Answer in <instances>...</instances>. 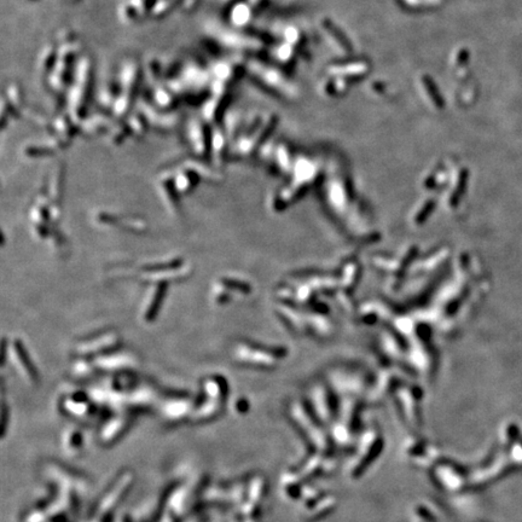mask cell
I'll return each instance as SVG.
<instances>
[{
	"instance_id": "15",
	"label": "cell",
	"mask_w": 522,
	"mask_h": 522,
	"mask_svg": "<svg viewBox=\"0 0 522 522\" xmlns=\"http://www.w3.org/2000/svg\"><path fill=\"white\" fill-rule=\"evenodd\" d=\"M222 406H224V402L204 398L200 404L195 405V409L189 420L194 421V422H206V421L213 420L221 412Z\"/></svg>"
},
{
	"instance_id": "3",
	"label": "cell",
	"mask_w": 522,
	"mask_h": 522,
	"mask_svg": "<svg viewBox=\"0 0 522 522\" xmlns=\"http://www.w3.org/2000/svg\"><path fill=\"white\" fill-rule=\"evenodd\" d=\"M204 479L190 480L178 486L167 497V510L172 511L176 516H181L190 510L203 486Z\"/></svg>"
},
{
	"instance_id": "5",
	"label": "cell",
	"mask_w": 522,
	"mask_h": 522,
	"mask_svg": "<svg viewBox=\"0 0 522 522\" xmlns=\"http://www.w3.org/2000/svg\"><path fill=\"white\" fill-rule=\"evenodd\" d=\"M7 352H9L10 361L16 369V371L19 372L20 376L22 377V380L27 384H33V386L37 384L38 372L35 370L34 364L30 361L29 356L27 354V351L21 340H11L7 343Z\"/></svg>"
},
{
	"instance_id": "23",
	"label": "cell",
	"mask_w": 522,
	"mask_h": 522,
	"mask_svg": "<svg viewBox=\"0 0 522 522\" xmlns=\"http://www.w3.org/2000/svg\"><path fill=\"white\" fill-rule=\"evenodd\" d=\"M183 522H203V518H202L201 515H199V514H195V515L191 514V515L186 516Z\"/></svg>"
},
{
	"instance_id": "1",
	"label": "cell",
	"mask_w": 522,
	"mask_h": 522,
	"mask_svg": "<svg viewBox=\"0 0 522 522\" xmlns=\"http://www.w3.org/2000/svg\"><path fill=\"white\" fill-rule=\"evenodd\" d=\"M137 273L139 280L144 283L168 285L172 282H181L189 278L192 273V266L181 259H173L144 265L138 268Z\"/></svg>"
},
{
	"instance_id": "25",
	"label": "cell",
	"mask_w": 522,
	"mask_h": 522,
	"mask_svg": "<svg viewBox=\"0 0 522 522\" xmlns=\"http://www.w3.org/2000/svg\"><path fill=\"white\" fill-rule=\"evenodd\" d=\"M119 522H130V521H128V520H127V519H126V518H123V519H121V520H120V521H119Z\"/></svg>"
},
{
	"instance_id": "24",
	"label": "cell",
	"mask_w": 522,
	"mask_h": 522,
	"mask_svg": "<svg viewBox=\"0 0 522 522\" xmlns=\"http://www.w3.org/2000/svg\"><path fill=\"white\" fill-rule=\"evenodd\" d=\"M104 521H105V520H102V519L97 518V516H93V518L91 519L90 521H87V522H104Z\"/></svg>"
},
{
	"instance_id": "6",
	"label": "cell",
	"mask_w": 522,
	"mask_h": 522,
	"mask_svg": "<svg viewBox=\"0 0 522 522\" xmlns=\"http://www.w3.org/2000/svg\"><path fill=\"white\" fill-rule=\"evenodd\" d=\"M98 370L109 372H122L133 371L139 364V359L133 352L115 349L113 352L103 354V356L93 358Z\"/></svg>"
},
{
	"instance_id": "8",
	"label": "cell",
	"mask_w": 522,
	"mask_h": 522,
	"mask_svg": "<svg viewBox=\"0 0 522 522\" xmlns=\"http://www.w3.org/2000/svg\"><path fill=\"white\" fill-rule=\"evenodd\" d=\"M132 424V416L127 412H119L105 421L98 432V442L109 446L118 442Z\"/></svg>"
},
{
	"instance_id": "4",
	"label": "cell",
	"mask_w": 522,
	"mask_h": 522,
	"mask_svg": "<svg viewBox=\"0 0 522 522\" xmlns=\"http://www.w3.org/2000/svg\"><path fill=\"white\" fill-rule=\"evenodd\" d=\"M133 474L130 471L123 473L100 498V503L96 508L95 516L102 519V520H106L113 513L114 509L118 506V504L122 501L123 497L127 495L132 482H133Z\"/></svg>"
},
{
	"instance_id": "12",
	"label": "cell",
	"mask_w": 522,
	"mask_h": 522,
	"mask_svg": "<svg viewBox=\"0 0 522 522\" xmlns=\"http://www.w3.org/2000/svg\"><path fill=\"white\" fill-rule=\"evenodd\" d=\"M174 173H163L157 181V191L162 200L164 208L172 215L181 214V204H179V194L177 192L173 184Z\"/></svg>"
},
{
	"instance_id": "11",
	"label": "cell",
	"mask_w": 522,
	"mask_h": 522,
	"mask_svg": "<svg viewBox=\"0 0 522 522\" xmlns=\"http://www.w3.org/2000/svg\"><path fill=\"white\" fill-rule=\"evenodd\" d=\"M46 473L57 485L60 486L62 490L70 491L73 493L85 491L88 486L85 479L77 475L75 473L64 469V468L58 467V465H47Z\"/></svg>"
},
{
	"instance_id": "20",
	"label": "cell",
	"mask_w": 522,
	"mask_h": 522,
	"mask_svg": "<svg viewBox=\"0 0 522 522\" xmlns=\"http://www.w3.org/2000/svg\"><path fill=\"white\" fill-rule=\"evenodd\" d=\"M120 226L132 234H144L145 231H148V222L138 217L122 218Z\"/></svg>"
},
{
	"instance_id": "17",
	"label": "cell",
	"mask_w": 522,
	"mask_h": 522,
	"mask_svg": "<svg viewBox=\"0 0 522 522\" xmlns=\"http://www.w3.org/2000/svg\"><path fill=\"white\" fill-rule=\"evenodd\" d=\"M97 371L100 370L96 366L93 359L85 358V357H77L70 366V375L73 379L78 381H85V380L92 379Z\"/></svg>"
},
{
	"instance_id": "7",
	"label": "cell",
	"mask_w": 522,
	"mask_h": 522,
	"mask_svg": "<svg viewBox=\"0 0 522 522\" xmlns=\"http://www.w3.org/2000/svg\"><path fill=\"white\" fill-rule=\"evenodd\" d=\"M195 402L191 398L184 395L168 397L160 405V414L164 421L171 423L181 422L190 418L195 409Z\"/></svg>"
},
{
	"instance_id": "9",
	"label": "cell",
	"mask_w": 522,
	"mask_h": 522,
	"mask_svg": "<svg viewBox=\"0 0 522 522\" xmlns=\"http://www.w3.org/2000/svg\"><path fill=\"white\" fill-rule=\"evenodd\" d=\"M95 402L87 395L80 393H65L60 399V409L68 416L86 420L92 415Z\"/></svg>"
},
{
	"instance_id": "21",
	"label": "cell",
	"mask_w": 522,
	"mask_h": 522,
	"mask_svg": "<svg viewBox=\"0 0 522 522\" xmlns=\"http://www.w3.org/2000/svg\"><path fill=\"white\" fill-rule=\"evenodd\" d=\"M121 219H122L121 217H118V215L111 214V213H105V212H98L97 214L95 215L96 224L103 225V226H106V227L120 226Z\"/></svg>"
},
{
	"instance_id": "10",
	"label": "cell",
	"mask_w": 522,
	"mask_h": 522,
	"mask_svg": "<svg viewBox=\"0 0 522 522\" xmlns=\"http://www.w3.org/2000/svg\"><path fill=\"white\" fill-rule=\"evenodd\" d=\"M167 287V284H150L141 308V318L144 323L149 324L155 321L163 302Z\"/></svg>"
},
{
	"instance_id": "22",
	"label": "cell",
	"mask_w": 522,
	"mask_h": 522,
	"mask_svg": "<svg viewBox=\"0 0 522 522\" xmlns=\"http://www.w3.org/2000/svg\"><path fill=\"white\" fill-rule=\"evenodd\" d=\"M156 522H176V515L172 511L166 510Z\"/></svg>"
},
{
	"instance_id": "19",
	"label": "cell",
	"mask_w": 522,
	"mask_h": 522,
	"mask_svg": "<svg viewBox=\"0 0 522 522\" xmlns=\"http://www.w3.org/2000/svg\"><path fill=\"white\" fill-rule=\"evenodd\" d=\"M210 295H212V301L217 306H222L226 302H229L231 300L232 290L222 282L221 278L215 281L212 284V290H210Z\"/></svg>"
},
{
	"instance_id": "16",
	"label": "cell",
	"mask_w": 522,
	"mask_h": 522,
	"mask_svg": "<svg viewBox=\"0 0 522 522\" xmlns=\"http://www.w3.org/2000/svg\"><path fill=\"white\" fill-rule=\"evenodd\" d=\"M200 179L201 178H200V176L196 172L185 167V168L174 173L173 184L179 195H187L196 189Z\"/></svg>"
},
{
	"instance_id": "2",
	"label": "cell",
	"mask_w": 522,
	"mask_h": 522,
	"mask_svg": "<svg viewBox=\"0 0 522 522\" xmlns=\"http://www.w3.org/2000/svg\"><path fill=\"white\" fill-rule=\"evenodd\" d=\"M121 347V336L116 330L109 329L100 333H95L86 336L74 346V353L77 357L96 358L103 354L113 352Z\"/></svg>"
},
{
	"instance_id": "13",
	"label": "cell",
	"mask_w": 522,
	"mask_h": 522,
	"mask_svg": "<svg viewBox=\"0 0 522 522\" xmlns=\"http://www.w3.org/2000/svg\"><path fill=\"white\" fill-rule=\"evenodd\" d=\"M62 451L67 457H77L83 448V435L79 428H65L60 437Z\"/></svg>"
},
{
	"instance_id": "18",
	"label": "cell",
	"mask_w": 522,
	"mask_h": 522,
	"mask_svg": "<svg viewBox=\"0 0 522 522\" xmlns=\"http://www.w3.org/2000/svg\"><path fill=\"white\" fill-rule=\"evenodd\" d=\"M63 186H64L63 185V169L57 168L53 172L51 178H50L46 190V195L55 203H60V199H62Z\"/></svg>"
},
{
	"instance_id": "14",
	"label": "cell",
	"mask_w": 522,
	"mask_h": 522,
	"mask_svg": "<svg viewBox=\"0 0 522 522\" xmlns=\"http://www.w3.org/2000/svg\"><path fill=\"white\" fill-rule=\"evenodd\" d=\"M202 394L204 398L224 402L227 394V382L220 375H212L202 380Z\"/></svg>"
}]
</instances>
